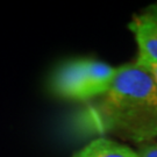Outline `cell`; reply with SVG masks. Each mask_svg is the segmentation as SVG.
<instances>
[{
    "instance_id": "6da1fadb",
    "label": "cell",
    "mask_w": 157,
    "mask_h": 157,
    "mask_svg": "<svg viewBox=\"0 0 157 157\" xmlns=\"http://www.w3.org/2000/svg\"><path fill=\"white\" fill-rule=\"evenodd\" d=\"M106 128L136 143L157 136V86L136 62L117 67L113 83L100 102Z\"/></svg>"
},
{
    "instance_id": "7a4b0ae2",
    "label": "cell",
    "mask_w": 157,
    "mask_h": 157,
    "mask_svg": "<svg viewBox=\"0 0 157 157\" xmlns=\"http://www.w3.org/2000/svg\"><path fill=\"white\" fill-rule=\"evenodd\" d=\"M117 67L90 58H78L63 63L52 73L50 90L67 100H89L102 97L109 90Z\"/></svg>"
},
{
    "instance_id": "3957f363",
    "label": "cell",
    "mask_w": 157,
    "mask_h": 157,
    "mask_svg": "<svg viewBox=\"0 0 157 157\" xmlns=\"http://www.w3.org/2000/svg\"><path fill=\"white\" fill-rule=\"evenodd\" d=\"M128 28L139 48V59L157 63V21L147 13L134 15Z\"/></svg>"
},
{
    "instance_id": "277c9868",
    "label": "cell",
    "mask_w": 157,
    "mask_h": 157,
    "mask_svg": "<svg viewBox=\"0 0 157 157\" xmlns=\"http://www.w3.org/2000/svg\"><path fill=\"white\" fill-rule=\"evenodd\" d=\"M72 157H137V154L126 144L107 137H98L75 152Z\"/></svg>"
},
{
    "instance_id": "5b68a950",
    "label": "cell",
    "mask_w": 157,
    "mask_h": 157,
    "mask_svg": "<svg viewBox=\"0 0 157 157\" xmlns=\"http://www.w3.org/2000/svg\"><path fill=\"white\" fill-rule=\"evenodd\" d=\"M137 157H157V143H149L136 151Z\"/></svg>"
},
{
    "instance_id": "8992f818",
    "label": "cell",
    "mask_w": 157,
    "mask_h": 157,
    "mask_svg": "<svg viewBox=\"0 0 157 157\" xmlns=\"http://www.w3.org/2000/svg\"><path fill=\"white\" fill-rule=\"evenodd\" d=\"M136 62L141 64L148 72L150 73V76L152 77V79H154V82H155V84L157 86V63H151L148 62V61H143V59H139V58H136Z\"/></svg>"
},
{
    "instance_id": "52a82bcc",
    "label": "cell",
    "mask_w": 157,
    "mask_h": 157,
    "mask_svg": "<svg viewBox=\"0 0 157 157\" xmlns=\"http://www.w3.org/2000/svg\"><path fill=\"white\" fill-rule=\"evenodd\" d=\"M144 13H147L148 15H150L152 19H155V20L157 21V2L151 4L149 7H147V10Z\"/></svg>"
}]
</instances>
